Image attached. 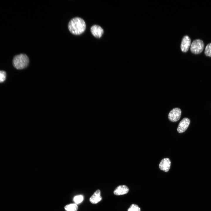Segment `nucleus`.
<instances>
[{
    "label": "nucleus",
    "mask_w": 211,
    "mask_h": 211,
    "mask_svg": "<svg viewBox=\"0 0 211 211\" xmlns=\"http://www.w3.org/2000/svg\"><path fill=\"white\" fill-rule=\"evenodd\" d=\"M29 59L25 54H21L16 55L13 60L14 67L18 69H23L27 67L29 63Z\"/></svg>",
    "instance_id": "2"
},
{
    "label": "nucleus",
    "mask_w": 211,
    "mask_h": 211,
    "mask_svg": "<svg viewBox=\"0 0 211 211\" xmlns=\"http://www.w3.org/2000/svg\"><path fill=\"white\" fill-rule=\"evenodd\" d=\"M66 211H77L78 206L75 203H71L66 205L64 207Z\"/></svg>",
    "instance_id": "11"
},
{
    "label": "nucleus",
    "mask_w": 211,
    "mask_h": 211,
    "mask_svg": "<svg viewBox=\"0 0 211 211\" xmlns=\"http://www.w3.org/2000/svg\"><path fill=\"white\" fill-rule=\"evenodd\" d=\"M190 123V120L188 118H183L180 122L177 130L178 132L182 133L184 132L188 128Z\"/></svg>",
    "instance_id": "6"
},
{
    "label": "nucleus",
    "mask_w": 211,
    "mask_h": 211,
    "mask_svg": "<svg viewBox=\"0 0 211 211\" xmlns=\"http://www.w3.org/2000/svg\"><path fill=\"white\" fill-rule=\"evenodd\" d=\"M68 28L70 32L74 35H79L85 30L86 24L84 20L79 17L72 18L69 22Z\"/></svg>",
    "instance_id": "1"
},
{
    "label": "nucleus",
    "mask_w": 211,
    "mask_h": 211,
    "mask_svg": "<svg viewBox=\"0 0 211 211\" xmlns=\"http://www.w3.org/2000/svg\"><path fill=\"white\" fill-rule=\"evenodd\" d=\"M171 162L170 159L167 158L163 159L159 164L160 169L165 172L168 171L170 167Z\"/></svg>",
    "instance_id": "8"
},
{
    "label": "nucleus",
    "mask_w": 211,
    "mask_h": 211,
    "mask_svg": "<svg viewBox=\"0 0 211 211\" xmlns=\"http://www.w3.org/2000/svg\"><path fill=\"white\" fill-rule=\"evenodd\" d=\"M90 30L93 36L98 38H100L104 32L103 29L100 26L96 25L91 26Z\"/></svg>",
    "instance_id": "7"
},
{
    "label": "nucleus",
    "mask_w": 211,
    "mask_h": 211,
    "mask_svg": "<svg viewBox=\"0 0 211 211\" xmlns=\"http://www.w3.org/2000/svg\"><path fill=\"white\" fill-rule=\"evenodd\" d=\"M181 114V111L179 108H174L170 112L168 115L169 119L171 122L177 121L180 119Z\"/></svg>",
    "instance_id": "4"
},
{
    "label": "nucleus",
    "mask_w": 211,
    "mask_h": 211,
    "mask_svg": "<svg viewBox=\"0 0 211 211\" xmlns=\"http://www.w3.org/2000/svg\"><path fill=\"white\" fill-rule=\"evenodd\" d=\"M6 77V72L0 70V83L4 82Z\"/></svg>",
    "instance_id": "15"
},
{
    "label": "nucleus",
    "mask_w": 211,
    "mask_h": 211,
    "mask_svg": "<svg viewBox=\"0 0 211 211\" xmlns=\"http://www.w3.org/2000/svg\"><path fill=\"white\" fill-rule=\"evenodd\" d=\"M129 191L128 187L126 185H121L117 186L113 191L114 195H123L127 193Z\"/></svg>",
    "instance_id": "9"
},
{
    "label": "nucleus",
    "mask_w": 211,
    "mask_h": 211,
    "mask_svg": "<svg viewBox=\"0 0 211 211\" xmlns=\"http://www.w3.org/2000/svg\"><path fill=\"white\" fill-rule=\"evenodd\" d=\"M204 47L203 41L200 39L194 40L192 43L190 47L191 52L195 55L200 54L203 51Z\"/></svg>",
    "instance_id": "3"
},
{
    "label": "nucleus",
    "mask_w": 211,
    "mask_h": 211,
    "mask_svg": "<svg viewBox=\"0 0 211 211\" xmlns=\"http://www.w3.org/2000/svg\"><path fill=\"white\" fill-rule=\"evenodd\" d=\"M204 53L206 56L211 57V43L208 44L206 45Z\"/></svg>",
    "instance_id": "13"
},
{
    "label": "nucleus",
    "mask_w": 211,
    "mask_h": 211,
    "mask_svg": "<svg viewBox=\"0 0 211 211\" xmlns=\"http://www.w3.org/2000/svg\"><path fill=\"white\" fill-rule=\"evenodd\" d=\"M127 211H140L139 207L137 205L132 204L127 210Z\"/></svg>",
    "instance_id": "14"
},
{
    "label": "nucleus",
    "mask_w": 211,
    "mask_h": 211,
    "mask_svg": "<svg viewBox=\"0 0 211 211\" xmlns=\"http://www.w3.org/2000/svg\"><path fill=\"white\" fill-rule=\"evenodd\" d=\"M191 40L189 37L185 35L183 37L181 45V48L182 51L187 52L191 45Z\"/></svg>",
    "instance_id": "5"
},
{
    "label": "nucleus",
    "mask_w": 211,
    "mask_h": 211,
    "mask_svg": "<svg viewBox=\"0 0 211 211\" xmlns=\"http://www.w3.org/2000/svg\"><path fill=\"white\" fill-rule=\"evenodd\" d=\"M101 191L99 189L96 190L89 198L90 202L92 204H96L102 200Z\"/></svg>",
    "instance_id": "10"
},
{
    "label": "nucleus",
    "mask_w": 211,
    "mask_h": 211,
    "mask_svg": "<svg viewBox=\"0 0 211 211\" xmlns=\"http://www.w3.org/2000/svg\"><path fill=\"white\" fill-rule=\"evenodd\" d=\"M84 197L82 195H79L74 197L73 201L75 203L78 204L81 203L84 200Z\"/></svg>",
    "instance_id": "12"
}]
</instances>
